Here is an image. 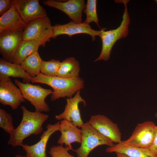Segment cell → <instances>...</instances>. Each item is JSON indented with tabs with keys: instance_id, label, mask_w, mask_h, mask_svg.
<instances>
[{
	"instance_id": "6da1fadb",
	"label": "cell",
	"mask_w": 157,
	"mask_h": 157,
	"mask_svg": "<svg viewBox=\"0 0 157 157\" xmlns=\"http://www.w3.org/2000/svg\"><path fill=\"white\" fill-rule=\"evenodd\" d=\"M21 108L23 112L21 121L18 126L10 134L8 144L13 147L22 146L23 142L30 135L40 134L42 131V125L48 118L49 116L35 110L34 112L28 110L24 106Z\"/></svg>"
},
{
	"instance_id": "7a4b0ae2",
	"label": "cell",
	"mask_w": 157,
	"mask_h": 157,
	"mask_svg": "<svg viewBox=\"0 0 157 157\" xmlns=\"http://www.w3.org/2000/svg\"><path fill=\"white\" fill-rule=\"evenodd\" d=\"M32 83H40L48 85L53 89L51 100L55 101L60 98L72 97V95L84 87V81L80 77L66 78L58 76L51 77L40 73L32 78Z\"/></svg>"
},
{
	"instance_id": "3957f363",
	"label": "cell",
	"mask_w": 157,
	"mask_h": 157,
	"mask_svg": "<svg viewBox=\"0 0 157 157\" xmlns=\"http://www.w3.org/2000/svg\"><path fill=\"white\" fill-rule=\"evenodd\" d=\"M116 1V2L123 3L124 10L122 19L119 26L117 28L105 31V28L102 29L100 36L102 43V49L98 57L94 61L103 60H108L110 58L111 51L115 42L118 40L125 38L128 35L130 19L128 11L127 4L129 0Z\"/></svg>"
},
{
	"instance_id": "277c9868",
	"label": "cell",
	"mask_w": 157,
	"mask_h": 157,
	"mask_svg": "<svg viewBox=\"0 0 157 157\" xmlns=\"http://www.w3.org/2000/svg\"><path fill=\"white\" fill-rule=\"evenodd\" d=\"M81 128L82 141L80 147L74 151L77 157H88L92 150L100 145L111 147L114 145L113 142L92 126L88 122L84 123Z\"/></svg>"
},
{
	"instance_id": "5b68a950",
	"label": "cell",
	"mask_w": 157,
	"mask_h": 157,
	"mask_svg": "<svg viewBox=\"0 0 157 157\" xmlns=\"http://www.w3.org/2000/svg\"><path fill=\"white\" fill-rule=\"evenodd\" d=\"M15 83L20 89L24 98L34 106L35 110L40 112L50 111L45 100L48 96L52 93L51 90L44 88L39 85L22 83L17 79L15 80Z\"/></svg>"
},
{
	"instance_id": "8992f818",
	"label": "cell",
	"mask_w": 157,
	"mask_h": 157,
	"mask_svg": "<svg viewBox=\"0 0 157 157\" xmlns=\"http://www.w3.org/2000/svg\"><path fill=\"white\" fill-rule=\"evenodd\" d=\"M53 26L49 18L41 17L26 24L23 31V40H33L40 41L45 45L53 35Z\"/></svg>"
},
{
	"instance_id": "52a82bcc",
	"label": "cell",
	"mask_w": 157,
	"mask_h": 157,
	"mask_svg": "<svg viewBox=\"0 0 157 157\" xmlns=\"http://www.w3.org/2000/svg\"><path fill=\"white\" fill-rule=\"evenodd\" d=\"M156 126L151 121L139 124L130 137L119 143L126 146L149 149L154 140Z\"/></svg>"
},
{
	"instance_id": "ba28073f",
	"label": "cell",
	"mask_w": 157,
	"mask_h": 157,
	"mask_svg": "<svg viewBox=\"0 0 157 157\" xmlns=\"http://www.w3.org/2000/svg\"><path fill=\"white\" fill-rule=\"evenodd\" d=\"M25 101L19 89L10 77L0 78V103L8 105L12 109L18 108L21 103Z\"/></svg>"
},
{
	"instance_id": "9c48e42d",
	"label": "cell",
	"mask_w": 157,
	"mask_h": 157,
	"mask_svg": "<svg viewBox=\"0 0 157 157\" xmlns=\"http://www.w3.org/2000/svg\"><path fill=\"white\" fill-rule=\"evenodd\" d=\"M23 31L0 32V53L6 61L13 63L17 51L23 40Z\"/></svg>"
},
{
	"instance_id": "30bf717a",
	"label": "cell",
	"mask_w": 157,
	"mask_h": 157,
	"mask_svg": "<svg viewBox=\"0 0 157 157\" xmlns=\"http://www.w3.org/2000/svg\"><path fill=\"white\" fill-rule=\"evenodd\" d=\"M101 134L113 142H121V134L117 125L107 117L101 115L92 116L88 122Z\"/></svg>"
},
{
	"instance_id": "8fae6325",
	"label": "cell",
	"mask_w": 157,
	"mask_h": 157,
	"mask_svg": "<svg viewBox=\"0 0 157 157\" xmlns=\"http://www.w3.org/2000/svg\"><path fill=\"white\" fill-rule=\"evenodd\" d=\"M13 4L21 19L26 24L47 16L45 10L40 5L38 0H13Z\"/></svg>"
},
{
	"instance_id": "7c38bea8",
	"label": "cell",
	"mask_w": 157,
	"mask_h": 157,
	"mask_svg": "<svg viewBox=\"0 0 157 157\" xmlns=\"http://www.w3.org/2000/svg\"><path fill=\"white\" fill-rule=\"evenodd\" d=\"M80 90L78 91L73 97L66 99L67 103L63 112L55 116L58 120L65 119L76 126L81 128L84 123L82 119L78 108L80 103L82 102L85 106L86 101L81 97Z\"/></svg>"
},
{
	"instance_id": "4fadbf2b",
	"label": "cell",
	"mask_w": 157,
	"mask_h": 157,
	"mask_svg": "<svg viewBox=\"0 0 157 157\" xmlns=\"http://www.w3.org/2000/svg\"><path fill=\"white\" fill-rule=\"evenodd\" d=\"M53 35L52 38H55L61 35H67L69 37L73 35L84 33L90 35L92 40H95L96 36H100L102 29L100 31H96L92 29L89 24L84 22L77 23L72 21L67 24H57L53 26Z\"/></svg>"
},
{
	"instance_id": "5bb4252c",
	"label": "cell",
	"mask_w": 157,
	"mask_h": 157,
	"mask_svg": "<svg viewBox=\"0 0 157 157\" xmlns=\"http://www.w3.org/2000/svg\"><path fill=\"white\" fill-rule=\"evenodd\" d=\"M42 3L45 5L63 12L75 23H82V12L85 7L84 0H69L65 2H62L48 0L44 1Z\"/></svg>"
},
{
	"instance_id": "9a60e30c",
	"label": "cell",
	"mask_w": 157,
	"mask_h": 157,
	"mask_svg": "<svg viewBox=\"0 0 157 157\" xmlns=\"http://www.w3.org/2000/svg\"><path fill=\"white\" fill-rule=\"evenodd\" d=\"M60 122L53 124H48L47 130L44 131L40 140L31 145L23 144L22 149L26 152V157H47L46 152L47 144L51 136L57 131H59Z\"/></svg>"
},
{
	"instance_id": "2e32d148",
	"label": "cell",
	"mask_w": 157,
	"mask_h": 157,
	"mask_svg": "<svg viewBox=\"0 0 157 157\" xmlns=\"http://www.w3.org/2000/svg\"><path fill=\"white\" fill-rule=\"evenodd\" d=\"M60 122L59 131L61 135L58 143L62 146L65 144L68 150L74 151L71 144L74 142L81 143L82 135L81 129L65 119L62 120Z\"/></svg>"
},
{
	"instance_id": "e0dca14e",
	"label": "cell",
	"mask_w": 157,
	"mask_h": 157,
	"mask_svg": "<svg viewBox=\"0 0 157 157\" xmlns=\"http://www.w3.org/2000/svg\"><path fill=\"white\" fill-rule=\"evenodd\" d=\"M26 25L22 20L13 5L0 17V32L23 31Z\"/></svg>"
},
{
	"instance_id": "ac0fdd59",
	"label": "cell",
	"mask_w": 157,
	"mask_h": 157,
	"mask_svg": "<svg viewBox=\"0 0 157 157\" xmlns=\"http://www.w3.org/2000/svg\"><path fill=\"white\" fill-rule=\"evenodd\" d=\"M10 77L21 78L23 79L24 83H29L33 78L24 70L20 65L0 58V78Z\"/></svg>"
},
{
	"instance_id": "d6986e66",
	"label": "cell",
	"mask_w": 157,
	"mask_h": 157,
	"mask_svg": "<svg viewBox=\"0 0 157 157\" xmlns=\"http://www.w3.org/2000/svg\"><path fill=\"white\" fill-rule=\"evenodd\" d=\"M107 153L123 154L129 157H157L149 149L124 145L120 143L107 147Z\"/></svg>"
},
{
	"instance_id": "ffe728a7",
	"label": "cell",
	"mask_w": 157,
	"mask_h": 157,
	"mask_svg": "<svg viewBox=\"0 0 157 157\" xmlns=\"http://www.w3.org/2000/svg\"><path fill=\"white\" fill-rule=\"evenodd\" d=\"M41 46L45 45L40 41L33 40H23L15 54L13 63L20 65L21 63L34 51L38 50Z\"/></svg>"
},
{
	"instance_id": "44dd1931",
	"label": "cell",
	"mask_w": 157,
	"mask_h": 157,
	"mask_svg": "<svg viewBox=\"0 0 157 157\" xmlns=\"http://www.w3.org/2000/svg\"><path fill=\"white\" fill-rule=\"evenodd\" d=\"M79 63L74 57L67 58L61 63L58 76L66 78L79 77Z\"/></svg>"
},
{
	"instance_id": "7402d4cb",
	"label": "cell",
	"mask_w": 157,
	"mask_h": 157,
	"mask_svg": "<svg viewBox=\"0 0 157 157\" xmlns=\"http://www.w3.org/2000/svg\"><path fill=\"white\" fill-rule=\"evenodd\" d=\"M42 60L37 50L26 58L20 65L33 78L41 73L40 66Z\"/></svg>"
},
{
	"instance_id": "603a6c76",
	"label": "cell",
	"mask_w": 157,
	"mask_h": 157,
	"mask_svg": "<svg viewBox=\"0 0 157 157\" xmlns=\"http://www.w3.org/2000/svg\"><path fill=\"white\" fill-rule=\"evenodd\" d=\"M61 63L54 59L48 61L42 60L40 66L41 73L49 76H58Z\"/></svg>"
},
{
	"instance_id": "cb8c5ba5",
	"label": "cell",
	"mask_w": 157,
	"mask_h": 157,
	"mask_svg": "<svg viewBox=\"0 0 157 157\" xmlns=\"http://www.w3.org/2000/svg\"><path fill=\"white\" fill-rule=\"evenodd\" d=\"M97 0H88L83 12L86 15L85 22L88 24L95 22L99 26V21L97 12Z\"/></svg>"
},
{
	"instance_id": "d4e9b609",
	"label": "cell",
	"mask_w": 157,
	"mask_h": 157,
	"mask_svg": "<svg viewBox=\"0 0 157 157\" xmlns=\"http://www.w3.org/2000/svg\"><path fill=\"white\" fill-rule=\"evenodd\" d=\"M13 118L10 114L5 110L0 109V127L10 134L15 129Z\"/></svg>"
},
{
	"instance_id": "484cf974",
	"label": "cell",
	"mask_w": 157,
	"mask_h": 157,
	"mask_svg": "<svg viewBox=\"0 0 157 157\" xmlns=\"http://www.w3.org/2000/svg\"><path fill=\"white\" fill-rule=\"evenodd\" d=\"M68 151L63 146H53L50 147L49 153L51 157H75L70 154Z\"/></svg>"
},
{
	"instance_id": "4316f807",
	"label": "cell",
	"mask_w": 157,
	"mask_h": 157,
	"mask_svg": "<svg viewBox=\"0 0 157 157\" xmlns=\"http://www.w3.org/2000/svg\"><path fill=\"white\" fill-rule=\"evenodd\" d=\"M13 5V0H0V15L8 11Z\"/></svg>"
},
{
	"instance_id": "83f0119b",
	"label": "cell",
	"mask_w": 157,
	"mask_h": 157,
	"mask_svg": "<svg viewBox=\"0 0 157 157\" xmlns=\"http://www.w3.org/2000/svg\"><path fill=\"white\" fill-rule=\"evenodd\" d=\"M152 152L157 155V126H156L154 136L152 144L149 148Z\"/></svg>"
},
{
	"instance_id": "f1b7e54d",
	"label": "cell",
	"mask_w": 157,
	"mask_h": 157,
	"mask_svg": "<svg viewBox=\"0 0 157 157\" xmlns=\"http://www.w3.org/2000/svg\"><path fill=\"white\" fill-rule=\"evenodd\" d=\"M115 153L116 154V157H129L123 154L119 153Z\"/></svg>"
},
{
	"instance_id": "f546056e",
	"label": "cell",
	"mask_w": 157,
	"mask_h": 157,
	"mask_svg": "<svg viewBox=\"0 0 157 157\" xmlns=\"http://www.w3.org/2000/svg\"><path fill=\"white\" fill-rule=\"evenodd\" d=\"M15 157H26V156H24L19 155H17L15 156Z\"/></svg>"
},
{
	"instance_id": "4dcf8cb0",
	"label": "cell",
	"mask_w": 157,
	"mask_h": 157,
	"mask_svg": "<svg viewBox=\"0 0 157 157\" xmlns=\"http://www.w3.org/2000/svg\"><path fill=\"white\" fill-rule=\"evenodd\" d=\"M155 116L157 117V113H156L155 114Z\"/></svg>"
},
{
	"instance_id": "1f68e13d",
	"label": "cell",
	"mask_w": 157,
	"mask_h": 157,
	"mask_svg": "<svg viewBox=\"0 0 157 157\" xmlns=\"http://www.w3.org/2000/svg\"><path fill=\"white\" fill-rule=\"evenodd\" d=\"M156 2V3H157V0H155Z\"/></svg>"
}]
</instances>
